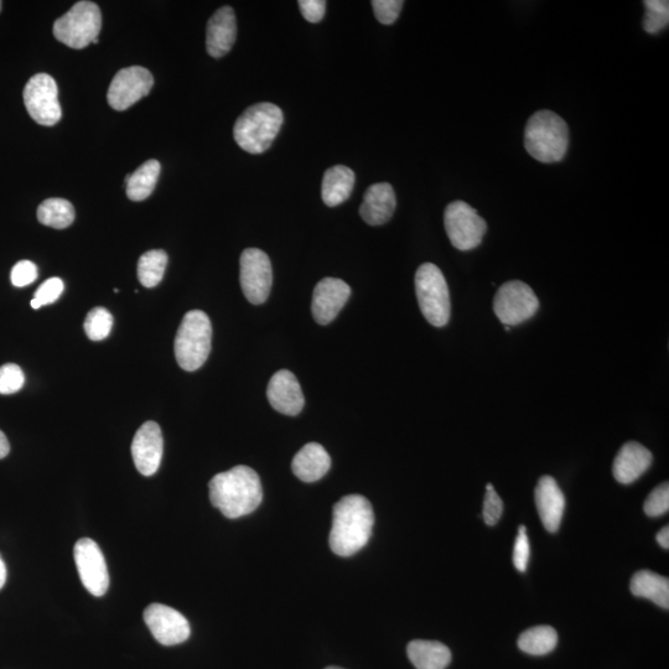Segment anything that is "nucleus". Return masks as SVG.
Returning <instances> with one entry per match:
<instances>
[{
	"label": "nucleus",
	"instance_id": "7",
	"mask_svg": "<svg viewBox=\"0 0 669 669\" xmlns=\"http://www.w3.org/2000/svg\"><path fill=\"white\" fill-rule=\"evenodd\" d=\"M102 28V13L96 3L79 2L54 23V35L71 49H85L95 43Z\"/></svg>",
	"mask_w": 669,
	"mask_h": 669
},
{
	"label": "nucleus",
	"instance_id": "44",
	"mask_svg": "<svg viewBox=\"0 0 669 669\" xmlns=\"http://www.w3.org/2000/svg\"><path fill=\"white\" fill-rule=\"evenodd\" d=\"M2 5H3V3H2V2H0V10H2Z\"/></svg>",
	"mask_w": 669,
	"mask_h": 669
},
{
	"label": "nucleus",
	"instance_id": "6",
	"mask_svg": "<svg viewBox=\"0 0 669 669\" xmlns=\"http://www.w3.org/2000/svg\"><path fill=\"white\" fill-rule=\"evenodd\" d=\"M416 293L420 311L429 324L443 328L449 323L451 303L444 274L433 263H424L416 273Z\"/></svg>",
	"mask_w": 669,
	"mask_h": 669
},
{
	"label": "nucleus",
	"instance_id": "2",
	"mask_svg": "<svg viewBox=\"0 0 669 669\" xmlns=\"http://www.w3.org/2000/svg\"><path fill=\"white\" fill-rule=\"evenodd\" d=\"M375 513L371 502L361 495H349L334 506L330 547L340 557H351L366 546L372 536Z\"/></svg>",
	"mask_w": 669,
	"mask_h": 669
},
{
	"label": "nucleus",
	"instance_id": "41",
	"mask_svg": "<svg viewBox=\"0 0 669 669\" xmlns=\"http://www.w3.org/2000/svg\"><path fill=\"white\" fill-rule=\"evenodd\" d=\"M657 542L660 543V546L662 548L668 549L669 548V527L666 526L665 528H662L660 532L657 534Z\"/></svg>",
	"mask_w": 669,
	"mask_h": 669
},
{
	"label": "nucleus",
	"instance_id": "12",
	"mask_svg": "<svg viewBox=\"0 0 669 669\" xmlns=\"http://www.w3.org/2000/svg\"><path fill=\"white\" fill-rule=\"evenodd\" d=\"M154 86V77L142 66L127 67L117 72L108 88L107 101L113 110L126 111L148 96Z\"/></svg>",
	"mask_w": 669,
	"mask_h": 669
},
{
	"label": "nucleus",
	"instance_id": "14",
	"mask_svg": "<svg viewBox=\"0 0 669 669\" xmlns=\"http://www.w3.org/2000/svg\"><path fill=\"white\" fill-rule=\"evenodd\" d=\"M143 617L154 639L164 646L179 645L190 637L189 621L167 605H149Z\"/></svg>",
	"mask_w": 669,
	"mask_h": 669
},
{
	"label": "nucleus",
	"instance_id": "18",
	"mask_svg": "<svg viewBox=\"0 0 669 669\" xmlns=\"http://www.w3.org/2000/svg\"><path fill=\"white\" fill-rule=\"evenodd\" d=\"M534 500L543 523L548 532L556 533L562 525L565 497L557 481L552 476H542L538 481Z\"/></svg>",
	"mask_w": 669,
	"mask_h": 669
},
{
	"label": "nucleus",
	"instance_id": "19",
	"mask_svg": "<svg viewBox=\"0 0 669 669\" xmlns=\"http://www.w3.org/2000/svg\"><path fill=\"white\" fill-rule=\"evenodd\" d=\"M237 38L235 10L222 7L207 23L206 49L210 56L220 59L230 53Z\"/></svg>",
	"mask_w": 669,
	"mask_h": 669
},
{
	"label": "nucleus",
	"instance_id": "37",
	"mask_svg": "<svg viewBox=\"0 0 669 669\" xmlns=\"http://www.w3.org/2000/svg\"><path fill=\"white\" fill-rule=\"evenodd\" d=\"M530 539L527 536L526 526L518 528V536L513 548V565L518 572L525 573L530 562Z\"/></svg>",
	"mask_w": 669,
	"mask_h": 669
},
{
	"label": "nucleus",
	"instance_id": "33",
	"mask_svg": "<svg viewBox=\"0 0 669 669\" xmlns=\"http://www.w3.org/2000/svg\"><path fill=\"white\" fill-rule=\"evenodd\" d=\"M24 383V372L18 365L5 363L0 367V394L17 393L22 390Z\"/></svg>",
	"mask_w": 669,
	"mask_h": 669
},
{
	"label": "nucleus",
	"instance_id": "42",
	"mask_svg": "<svg viewBox=\"0 0 669 669\" xmlns=\"http://www.w3.org/2000/svg\"><path fill=\"white\" fill-rule=\"evenodd\" d=\"M5 582H7V567H5L4 560L0 556V590L3 589Z\"/></svg>",
	"mask_w": 669,
	"mask_h": 669
},
{
	"label": "nucleus",
	"instance_id": "1",
	"mask_svg": "<svg viewBox=\"0 0 669 669\" xmlns=\"http://www.w3.org/2000/svg\"><path fill=\"white\" fill-rule=\"evenodd\" d=\"M209 489L212 505L231 520L250 515L263 500L261 479L245 465L217 474L210 481Z\"/></svg>",
	"mask_w": 669,
	"mask_h": 669
},
{
	"label": "nucleus",
	"instance_id": "39",
	"mask_svg": "<svg viewBox=\"0 0 669 669\" xmlns=\"http://www.w3.org/2000/svg\"><path fill=\"white\" fill-rule=\"evenodd\" d=\"M300 12L309 23H320L324 19L326 12V2L324 0H300L298 2Z\"/></svg>",
	"mask_w": 669,
	"mask_h": 669
},
{
	"label": "nucleus",
	"instance_id": "13",
	"mask_svg": "<svg viewBox=\"0 0 669 669\" xmlns=\"http://www.w3.org/2000/svg\"><path fill=\"white\" fill-rule=\"evenodd\" d=\"M74 557L82 584L88 593L103 596L110 586L105 556L95 541L82 538L75 544Z\"/></svg>",
	"mask_w": 669,
	"mask_h": 669
},
{
	"label": "nucleus",
	"instance_id": "8",
	"mask_svg": "<svg viewBox=\"0 0 669 669\" xmlns=\"http://www.w3.org/2000/svg\"><path fill=\"white\" fill-rule=\"evenodd\" d=\"M444 226L451 245L459 251L479 247L487 231V223L464 201H454L444 212Z\"/></svg>",
	"mask_w": 669,
	"mask_h": 669
},
{
	"label": "nucleus",
	"instance_id": "30",
	"mask_svg": "<svg viewBox=\"0 0 669 669\" xmlns=\"http://www.w3.org/2000/svg\"><path fill=\"white\" fill-rule=\"evenodd\" d=\"M643 30L648 34H657L667 29L669 23V3L667 0H646Z\"/></svg>",
	"mask_w": 669,
	"mask_h": 669
},
{
	"label": "nucleus",
	"instance_id": "28",
	"mask_svg": "<svg viewBox=\"0 0 669 669\" xmlns=\"http://www.w3.org/2000/svg\"><path fill=\"white\" fill-rule=\"evenodd\" d=\"M75 209L70 201L65 199H48L41 202L38 209V220L41 225L64 230L75 221Z\"/></svg>",
	"mask_w": 669,
	"mask_h": 669
},
{
	"label": "nucleus",
	"instance_id": "16",
	"mask_svg": "<svg viewBox=\"0 0 669 669\" xmlns=\"http://www.w3.org/2000/svg\"><path fill=\"white\" fill-rule=\"evenodd\" d=\"M351 295V288L344 280L325 278L316 285L311 311L316 323L328 325L339 315Z\"/></svg>",
	"mask_w": 669,
	"mask_h": 669
},
{
	"label": "nucleus",
	"instance_id": "38",
	"mask_svg": "<svg viewBox=\"0 0 669 669\" xmlns=\"http://www.w3.org/2000/svg\"><path fill=\"white\" fill-rule=\"evenodd\" d=\"M10 278L15 287H27L38 279V267L33 262L20 261L13 267Z\"/></svg>",
	"mask_w": 669,
	"mask_h": 669
},
{
	"label": "nucleus",
	"instance_id": "35",
	"mask_svg": "<svg viewBox=\"0 0 669 669\" xmlns=\"http://www.w3.org/2000/svg\"><path fill=\"white\" fill-rule=\"evenodd\" d=\"M503 513V502L499 494H497L492 484L486 485V495L484 500V510L482 516L486 525L495 526L500 521Z\"/></svg>",
	"mask_w": 669,
	"mask_h": 669
},
{
	"label": "nucleus",
	"instance_id": "26",
	"mask_svg": "<svg viewBox=\"0 0 669 669\" xmlns=\"http://www.w3.org/2000/svg\"><path fill=\"white\" fill-rule=\"evenodd\" d=\"M160 169L158 160L152 159L140 165L133 174L127 175L128 199L136 202L148 199L157 186Z\"/></svg>",
	"mask_w": 669,
	"mask_h": 669
},
{
	"label": "nucleus",
	"instance_id": "23",
	"mask_svg": "<svg viewBox=\"0 0 669 669\" xmlns=\"http://www.w3.org/2000/svg\"><path fill=\"white\" fill-rule=\"evenodd\" d=\"M354 171L345 165H335L326 170L321 185V197L329 207L339 206L349 199L355 188Z\"/></svg>",
	"mask_w": 669,
	"mask_h": 669
},
{
	"label": "nucleus",
	"instance_id": "3",
	"mask_svg": "<svg viewBox=\"0 0 669 669\" xmlns=\"http://www.w3.org/2000/svg\"><path fill=\"white\" fill-rule=\"evenodd\" d=\"M569 147V129L562 117L552 111H539L528 119L525 148L532 158L544 164L563 160Z\"/></svg>",
	"mask_w": 669,
	"mask_h": 669
},
{
	"label": "nucleus",
	"instance_id": "17",
	"mask_svg": "<svg viewBox=\"0 0 669 669\" xmlns=\"http://www.w3.org/2000/svg\"><path fill=\"white\" fill-rule=\"evenodd\" d=\"M268 401L277 412L285 416H298L304 408V394L297 377L288 370L274 373L267 390Z\"/></svg>",
	"mask_w": 669,
	"mask_h": 669
},
{
	"label": "nucleus",
	"instance_id": "22",
	"mask_svg": "<svg viewBox=\"0 0 669 669\" xmlns=\"http://www.w3.org/2000/svg\"><path fill=\"white\" fill-rule=\"evenodd\" d=\"M331 459L328 451L318 443H309L294 456L292 469L295 476L304 482H315L328 474Z\"/></svg>",
	"mask_w": 669,
	"mask_h": 669
},
{
	"label": "nucleus",
	"instance_id": "34",
	"mask_svg": "<svg viewBox=\"0 0 669 669\" xmlns=\"http://www.w3.org/2000/svg\"><path fill=\"white\" fill-rule=\"evenodd\" d=\"M669 510V485L668 482H663L657 486L655 490L648 495L643 511L647 516L660 517L665 515Z\"/></svg>",
	"mask_w": 669,
	"mask_h": 669
},
{
	"label": "nucleus",
	"instance_id": "5",
	"mask_svg": "<svg viewBox=\"0 0 669 669\" xmlns=\"http://www.w3.org/2000/svg\"><path fill=\"white\" fill-rule=\"evenodd\" d=\"M212 326L204 311H189L175 337V357L179 366L194 372L204 365L211 352Z\"/></svg>",
	"mask_w": 669,
	"mask_h": 669
},
{
	"label": "nucleus",
	"instance_id": "31",
	"mask_svg": "<svg viewBox=\"0 0 669 669\" xmlns=\"http://www.w3.org/2000/svg\"><path fill=\"white\" fill-rule=\"evenodd\" d=\"M88 339L105 340L113 328V316L106 308L97 307L88 313L84 325Z\"/></svg>",
	"mask_w": 669,
	"mask_h": 669
},
{
	"label": "nucleus",
	"instance_id": "24",
	"mask_svg": "<svg viewBox=\"0 0 669 669\" xmlns=\"http://www.w3.org/2000/svg\"><path fill=\"white\" fill-rule=\"evenodd\" d=\"M407 653L417 669H445L451 662V651L437 641H412L407 647Z\"/></svg>",
	"mask_w": 669,
	"mask_h": 669
},
{
	"label": "nucleus",
	"instance_id": "27",
	"mask_svg": "<svg viewBox=\"0 0 669 669\" xmlns=\"http://www.w3.org/2000/svg\"><path fill=\"white\" fill-rule=\"evenodd\" d=\"M558 634L551 626H536L523 632L518 639L520 650L531 656H544L557 647Z\"/></svg>",
	"mask_w": 669,
	"mask_h": 669
},
{
	"label": "nucleus",
	"instance_id": "15",
	"mask_svg": "<svg viewBox=\"0 0 669 669\" xmlns=\"http://www.w3.org/2000/svg\"><path fill=\"white\" fill-rule=\"evenodd\" d=\"M164 440L162 429L155 422H147L138 429L132 443V456L139 473L152 476L162 464Z\"/></svg>",
	"mask_w": 669,
	"mask_h": 669
},
{
	"label": "nucleus",
	"instance_id": "40",
	"mask_svg": "<svg viewBox=\"0 0 669 669\" xmlns=\"http://www.w3.org/2000/svg\"><path fill=\"white\" fill-rule=\"evenodd\" d=\"M10 451V444L5 434L0 430V459H4L5 456H8Z\"/></svg>",
	"mask_w": 669,
	"mask_h": 669
},
{
	"label": "nucleus",
	"instance_id": "21",
	"mask_svg": "<svg viewBox=\"0 0 669 669\" xmlns=\"http://www.w3.org/2000/svg\"><path fill=\"white\" fill-rule=\"evenodd\" d=\"M396 193L391 184H373L367 189L360 207L362 220L370 226L385 225L396 211Z\"/></svg>",
	"mask_w": 669,
	"mask_h": 669
},
{
	"label": "nucleus",
	"instance_id": "20",
	"mask_svg": "<svg viewBox=\"0 0 669 669\" xmlns=\"http://www.w3.org/2000/svg\"><path fill=\"white\" fill-rule=\"evenodd\" d=\"M652 461L653 455L645 446L637 442L626 443L614 460V477L620 484L630 485L650 469Z\"/></svg>",
	"mask_w": 669,
	"mask_h": 669
},
{
	"label": "nucleus",
	"instance_id": "32",
	"mask_svg": "<svg viewBox=\"0 0 669 669\" xmlns=\"http://www.w3.org/2000/svg\"><path fill=\"white\" fill-rule=\"evenodd\" d=\"M65 284L60 278H50L40 285L35 292V298L31 300V308L38 310L43 305L56 302L64 292Z\"/></svg>",
	"mask_w": 669,
	"mask_h": 669
},
{
	"label": "nucleus",
	"instance_id": "4",
	"mask_svg": "<svg viewBox=\"0 0 669 669\" xmlns=\"http://www.w3.org/2000/svg\"><path fill=\"white\" fill-rule=\"evenodd\" d=\"M283 121V112L278 106L269 102L257 103L237 119L233 138L245 152L262 154L271 148Z\"/></svg>",
	"mask_w": 669,
	"mask_h": 669
},
{
	"label": "nucleus",
	"instance_id": "11",
	"mask_svg": "<svg viewBox=\"0 0 669 669\" xmlns=\"http://www.w3.org/2000/svg\"><path fill=\"white\" fill-rule=\"evenodd\" d=\"M240 268L241 287L248 302H266L273 284L271 259L258 248H248L242 253Z\"/></svg>",
	"mask_w": 669,
	"mask_h": 669
},
{
	"label": "nucleus",
	"instance_id": "25",
	"mask_svg": "<svg viewBox=\"0 0 669 669\" xmlns=\"http://www.w3.org/2000/svg\"><path fill=\"white\" fill-rule=\"evenodd\" d=\"M631 593L651 600L662 609H669V580L651 570H640L631 579Z\"/></svg>",
	"mask_w": 669,
	"mask_h": 669
},
{
	"label": "nucleus",
	"instance_id": "43",
	"mask_svg": "<svg viewBox=\"0 0 669 669\" xmlns=\"http://www.w3.org/2000/svg\"><path fill=\"white\" fill-rule=\"evenodd\" d=\"M326 669H342V668H339V667H329V668H326Z\"/></svg>",
	"mask_w": 669,
	"mask_h": 669
},
{
	"label": "nucleus",
	"instance_id": "10",
	"mask_svg": "<svg viewBox=\"0 0 669 669\" xmlns=\"http://www.w3.org/2000/svg\"><path fill=\"white\" fill-rule=\"evenodd\" d=\"M24 103L30 117L40 126L53 127L62 117L59 90L48 74H38L24 88Z\"/></svg>",
	"mask_w": 669,
	"mask_h": 669
},
{
	"label": "nucleus",
	"instance_id": "29",
	"mask_svg": "<svg viewBox=\"0 0 669 669\" xmlns=\"http://www.w3.org/2000/svg\"><path fill=\"white\" fill-rule=\"evenodd\" d=\"M168 266V254L163 250L145 252L138 262V279L145 288H154L162 282Z\"/></svg>",
	"mask_w": 669,
	"mask_h": 669
},
{
	"label": "nucleus",
	"instance_id": "9",
	"mask_svg": "<svg viewBox=\"0 0 669 669\" xmlns=\"http://www.w3.org/2000/svg\"><path fill=\"white\" fill-rule=\"evenodd\" d=\"M539 300L530 285L521 280L502 284L494 299V311L505 326L525 323L536 315Z\"/></svg>",
	"mask_w": 669,
	"mask_h": 669
},
{
	"label": "nucleus",
	"instance_id": "36",
	"mask_svg": "<svg viewBox=\"0 0 669 669\" xmlns=\"http://www.w3.org/2000/svg\"><path fill=\"white\" fill-rule=\"evenodd\" d=\"M371 4L378 22L391 25L401 14L404 2L402 0H373Z\"/></svg>",
	"mask_w": 669,
	"mask_h": 669
}]
</instances>
